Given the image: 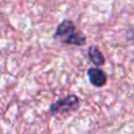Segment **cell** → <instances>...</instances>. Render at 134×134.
<instances>
[{
	"label": "cell",
	"mask_w": 134,
	"mask_h": 134,
	"mask_svg": "<svg viewBox=\"0 0 134 134\" xmlns=\"http://www.w3.org/2000/svg\"><path fill=\"white\" fill-rule=\"evenodd\" d=\"M54 37H59L65 44L83 45L86 42L85 37L75 30L73 23L69 20H65L58 26Z\"/></svg>",
	"instance_id": "6da1fadb"
},
{
	"label": "cell",
	"mask_w": 134,
	"mask_h": 134,
	"mask_svg": "<svg viewBox=\"0 0 134 134\" xmlns=\"http://www.w3.org/2000/svg\"><path fill=\"white\" fill-rule=\"evenodd\" d=\"M79 105V98L76 95H68L62 99H59L50 107L51 113H59V112H66L68 110L75 109Z\"/></svg>",
	"instance_id": "7a4b0ae2"
},
{
	"label": "cell",
	"mask_w": 134,
	"mask_h": 134,
	"mask_svg": "<svg viewBox=\"0 0 134 134\" xmlns=\"http://www.w3.org/2000/svg\"><path fill=\"white\" fill-rule=\"evenodd\" d=\"M88 76L90 83L96 87H102L107 82V76L105 72L99 68H90L88 70Z\"/></svg>",
	"instance_id": "3957f363"
},
{
	"label": "cell",
	"mask_w": 134,
	"mask_h": 134,
	"mask_svg": "<svg viewBox=\"0 0 134 134\" xmlns=\"http://www.w3.org/2000/svg\"><path fill=\"white\" fill-rule=\"evenodd\" d=\"M88 55L90 58V60L92 61V63L96 66H102L104 65L105 63V59H104V55L102 54V52L95 47V46H92L89 48V51H88Z\"/></svg>",
	"instance_id": "277c9868"
}]
</instances>
